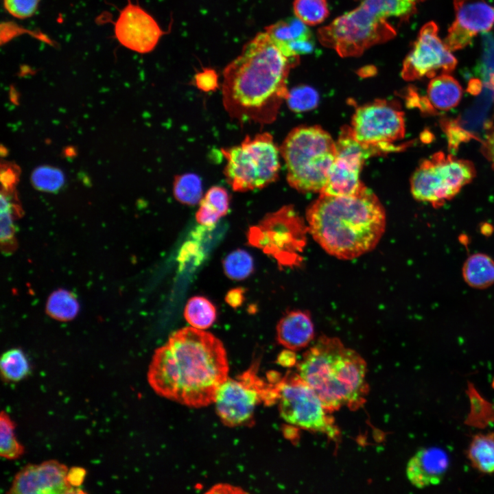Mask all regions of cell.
Wrapping results in <instances>:
<instances>
[{
	"instance_id": "8fae6325",
	"label": "cell",
	"mask_w": 494,
	"mask_h": 494,
	"mask_svg": "<svg viewBox=\"0 0 494 494\" xmlns=\"http://www.w3.org/2000/svg\"><path fill=\"white\" fill-rule=\"evenodd\" d=\"M350 128L365 146L378 152L395 150L393 143L405 134L403 113L386 100H376L356 109Z\"/></svg>"
},
{
	"instance_id": "7402d4cb",
	"label": "cell",
	"mask_w": 494,
	"mask_h": 494,
	"mask_svg": "<svg viewBox=\"0 0 494 494\" xmlns=\"http://www.w3.org/2000/svg\"><path fill=\"white\" fill-rule=\"evenodd\" d=\"M230 196L226 189L220 186L211 187L202 197L196 215L198 223L211 228L228 211Z\"/></svg>"
},
{
	"instance_id": "484cf974",
	"label": "cell",
	"mask_w": 494,
	"mask_h": 494,
	"mask_svg": "<svg viewBox=\"0 0 494 494\" xmlns=\"http://www.w3.org/2000/svg\"><path fill=\"white\" fill-rule=\"evenodd\" d=\"M265 31L278 44L313 37L307 25L296 16L270 25L265 28Z\"/></svg>"
},
{
	"instance_id": "9a60e30c",
	"label": "cell",
	"mask_w": 494,
	"mask_h": 494,
	"mask_svg": "<svg viewBox=\"0 0 494 494\" xmlns=\"http://www.w3.org/2000/svg\"><path fill=\"white\" fill-rule=\"evenodd\" d=\"M454 6L455 21L444 40L451 51L465 47L494 25V5L487 0H454Z\"/></svg>"
},
{
	"instance_id": "ba28073f",
	"label": "cell",
	"mask_w": 494,
	"mask_h": 494,
	"mask_svg": "<svg viewBox=\"0 0 494 494\" xmlns=\"http://www.w3.org/2000/svg\"><path fill=\"white\" fill-rule=\"evenodd\" d=\"M476 175L473 163L438 152L423 160L412 176L411 193L417 200L440 207Z\"/></svg>"
},
{
	"instance_id": "e0dca14e",
	"label": "cell",
	"mask_w": 494,
	"mask_h": 494,
	"mask_svg": "<svg viewBox=\"0 0 494 494\" xmlns=\"http://www.w3.org/2000/svg\"><path fill=\"white\" fill-rule=\"evenodd\" d=\"M115 32L122 45L140 54L153 50L165 34L151 15L131 3L120 12Z\"/></svg>"
},
{
	"instance_id": "cb8c5ba5",
	"label": "cell",
	"mask_w": 494,
	"mask_h": 494,
	"mask_svg": "<svg viewBox=\"0 0 494 494\" xmlns=\"http://www.w3.org/2000/svg\"><path fill=\"white\" fill-rule=\"evenodd\" d=\"M80 303L72 292L66 289H58L52 292L46 302L48 315L59 321L74 319L80 311Z\"/></svg>"
},
{
	"instance_id": "d4e9b609",
	"label": "cell",
	"mask_w": 494,
	"mask_h": 494,
	"mask_svg": "<svg viewBox=\"0 0 494 494\" xmlns=\"http://www.w3.org/2000/svg\"><path fill=\"white\" fill-rule=\"evenodd\" d=\"M184 316L191 327L204 330L213 324L217 311L215 306L207 298L193 296L187 301Z\"/></svg>"
},
{
	"instance_id": "f35d334b",
	"label": "cell",
	"mask_w": 494,
	"mask_h": 494,
	"mask_svg": "<svg viewBox=\"0 0 494 494\" xmlns=\"http://www.w3.org/2000/svg\"><path fill=\"white\" fill-rule=\"evenodd\" d=\"M16 171L11 166H2L1 170V180L3 192H9L16 181Z\"/></svg>"
},
{
	"instance_id": "6da1fadb",
	"label": "cell",
	"mask_w": 494,
	"mask_h": 494,
	"mask_svg": "<svg viewBox=\"0 0 494 494\" xmlns=\"http://www.w3.org/2000/svg\"><path fill=\"white\" fill-rule=\"evenodd\" d=\"M228 373L222 342L209 332L187 327L173 333L156 350L148 379L160 396L200 408L213 402Z\"/></svg>"
},
{
	"instance_id": "e575fe53",
	"label": "cell",
	"mask_w": 494,
	"mask_h": 494,
	"mask_svg": "<svg viewBox=\"0 0 494 494\" xmlns=\"http://www.w3.org/2000/svg\"><path fill=\"white\" fill-rule=\"evenodd\" d=\"M40 0H4L6 10L18 19L32 16L36 12Z\"/></svg>"
},
{
	"instance_id": "ffe728a7",
	"label": "cell",
	"mask_w": 494,
	"mask_h": 494,
	"mask_svg": "<svg viewBox=\"0 0 494 494\" xmlns=\"http://www.w3.org/2000/svg\"><path fill=\"white\" fill-rule=\"evenodd\" d=\"M462 96V89L459 82L449 73H443L432 78L427 97L422 101L431 110L447 111L456 107Z\"/></svg>"
},
{
	"instance_id": "52a82bcc",
	"label": "cell",
	"mask_w": 494,
	"mask_h": 494,
	"mask_svg": "<svg viewBox=\"0 0 494 494\" xmlns=\"http://www.w3.org/2000/svg\"><path fill=\"white\" fill-rule=\"evenodd\" d=\"M221 152L226 160L225 178L235 191L262 189L278 176L279 149L268 132L248 135L239 145Z\"/></svg>"
},
{
	"instance_id": "603a6c76",
	"label": "cell",
	"mask_w": 494,
	"mask_h": 494,
	"mask_svg": "<svg viewBox=\"0 0 494 494\" xmlns=\"http://www.w3.org/2000/svg\"><path fill=\"white\" fill-rule=\"evenodd\" d=\"M467 457L478 471L494 473V432L475 435L467 450Z\"/></svg>"
},
{
	"instance_id": "7a4b0ae2",
	"label": "cell",
	"mask_w": 494,
	"mask_h": 494,
	"mask_svg": "<svg viewBox=\"0 0 494 494\" xmlns=\"http://www.w3.org/2000/svg\"><path fill=\"white\" fill-rule=\"evenodd\" d=\"M298 60L285 56L266 31L257 34L223 71L222 101L230 117L240 123L273 121Z\"/></svg>"
},
{
	"instance_id": "277c9868",
	"label": "cell",
	"mask_w": 494,
	"mask_h": 494,
	"mask_svg": "<svg viewBox=\"0 0 494 494\" xmlns=\"http://www.w3.org/2000/svg\"><path fill=\"white\" fill-rule=\"evenodd\" d=\"M366 365L337 338L320 336L303 355L298 375L318 395L328 411L362 403L367 391Z\"/></svg>"
},
{
	"instance_id": "d6a6232c",
	"label": "cell",
	"mask_w": 494,
	"mask_h": 494,
	"mask_svg": "<svg viewBox=\"0 0 494 494\" xmlns=\"http://www.w3.org/2000/svg\"><path fill=\"white\" fill-rule=\"evenodd\" d=\"M286 100L291 110L303 112L314 108L318 103L319 97L314 89L303 85L289 91Z\"/></svg>"
},
{
	"instance_id": "4fadbf2b",
	"label": "cell",
	"mask_w": 494,
	"mask_h": 494,
	"mask_svg": "<svg viewBox=\"0 0 494 494\" xmlns=\"http://www.w3.org/2000/svg\"><path fill=\"white\" fill-rule=\"evenodd\" d=\"M336 145V158L320 193L332 196L355 194L363 186L360 172L364 161L378 152L358 142L348 127L342 131Z\"/></svg>"
},
{
	"instance_id": "8992f818",
	"label": "cell",
	"mask_w": 494,
	"mask_h": 494,
	"mask_svg": "<svg viewBox=\"0 0 494 494\" xmlns=\"http://www.w3.org/2000/svg\"><path fill=\"white\" fill-rule=\"evenodd\" d=\"M291 187L303 192H321L336 156L330 134L318 126L293 129L281 149Z\"/></svg>"
},
{
	"instance_id": "2e32d148",
	"label": "cell",
	"mask_w": 494,
	"mask_h": 494,
	"mask_svg": "<svg viewBox=\"0 0 494 494\" xmlns=\"http://www.w3.org/2000/svg\"><path fill=\"white\" fill-rule=\"evenodd\" d=\"M67 467L49 460L39 464H29L15 475L8 493L51 494L84 493L71 486L67 480Z\"/></svg>"
},
{
	"instance_id": "83f0119b",
	"label": "cell",
	"mask_w": 494,
	"mask_h": 494,
	"mask_svg": "<svg viewBox=\"0 0 494 494\" xmlns=\"http://www.w3.org/2000/svg\"><path fill=\"white\" fill-rule=\"evenodd\" d=\"M175 198L180 203L195 205L202 198V185L200 178L192 173L175 176L173 183Z\"/></svg>"
},
{
	"instance_id": "ab89813d",
	"label": "cell",
	"mask_w": 494,
	"mask_h": 494,
	"mask_svg": "<svg viewBox=\"0 0 494 494\" xmlns=\"http://www.w3.org/2000/svg\"><path fill=\"white\" fill-rule=\"evenodd\" d=\"M245 290L242 287H235L229 290L225 296L226 303L235 309L240 307L244 301Z\"/></svg>"
},
{
	"instance_id": "74e56055",
	"label": "cell",
	"mask_w": 494,
	"mask_h": 494,
	"mask_svg": "<svg viewBox=\"0 0 494 494\" xmlns=\"http://www.w3.org/2000/svg\"><path fill=\"white\" fill-rule=\"evenodd\" d=\"M480 150L494 169V124L489 128Z\"/></svg>"
},
{
	"instance_id": "7c38bea8",
	"label": "cell",
	"mask_w": 494,
	"mask_h": 494,
	"mask_svg": "<svg viewBox=\"0 0 494 494\" xmlns=\"http://www.w3.org/2000/svg\"><path fill=\"white\" fill-rule=\"evenodd\" d=\"M434 22L425 24L403 61L401 76L408 81L449 73L457 60L438 34Z\"/></svg>"
},
{
	"instance_id": "9c48e42d",
	"label": "cell",
	"mask_w": 494,
	"mask_h": 494,
	"mask_svg": "<svg viewBox=\"0 0 494 494\" xmlns=\"http://www.w3.org/2000/svg\"><path fill=\"white\" fill-rule=\"evenodd\" d=\"M274 401L275 384H266L252 365L235 379L227 377L217 388L213 403L222 423L235 427L252 423L256 408L261 402L270 405Z\"/></svg>"
},
{
	"instance_id": "8d00e7d4",
	"label": "cell",
	"mask_w": 494,
	"mask_h": 494,
	"mask_svg": "<svg viewBox=\"0 0 494 494\" xmlns=\"http://www.w3.org/2000/svg\"><path fill=\"white\" fill-rule=\"evenodd\" d=\"M200 255V252L197 242L189 241L182 246L178 257V260L180 265H185L186 262L190 261L191 259L198 260Z\"/></svg>"
},
{
	"instance_id": "d6986e66",
	"label": "cell",
	"mask_w": 494,
	"mask_h": 494,
	"mask_svg": "<svg viewBox=\"0 0 494 494\" xmlns=\"http://www.w3.org/2000/svg\"><path fill=\"white\" fill-rule=\"evenodd\" d=\"M314 337V325L307 311L287 313L277 325V338L287 349L298 350L308 346Z\"/></svg>"
},
{
	"instance_id": "f1b7e54d",
	"label": "cell",
	"mask_w": 494,
	"mask_h": 494,
	"mask_svg": "<svg viewBox=\"0 0 494 494\" xmlns=\"http://www.w3.org/2000/svg\"><path fill=\"white\" fill-rule=\"evenodd\" d=\"M15 424L4 411L0 415V456L15 460L23 455L25 449L14 436Z\"/></svg>"
},
{
	"instance_id": "4dcf8cb0",
	"label": "cell",
	"mask_w": 494,
	"mask_h": 494,
	"mask_svg": "<svg viewBox=\"0 0 494 494\" xmlns=\"http://www.w3.org/2000/svg\"><path fill=\"white\" fill-rule=\"evenodd\" d=\"M31 182L37 190L48 193L59 191L65 184L62 171L49 165H40L34 169Z\"/></svg>"
},
{
	"instance_id": "b9f144b4",
	"label": "cell",
	"mask_w": 494,
	"mask_h": 494,
	"mask_svg": "<svg viewBox=\"0 0 494 494\" xmlns=\"http://www.w3.org/2000/svg\"><path fill=\"white\" fill-rule=\"evenodd\" d=\"M293 360H294V355L292 350L290 349L283 351L279 357L280 364L285 366L292 365Z\"/></svg>"
},
{
	"instance_id": "4316f807",
	"label": "cell",
	"mask_w": 494,
	"mask_h": 494,
	"mask_svg": "<svg viewBox=\"0 0 494 494\" xmlns=\"http://www.w3.org/2000/svg\"><path fill=\"white\" fill-rule=\"evenodd\" d=\"M0 370L1 376L5 381L17 382L28 375L30 366L23 351L14 348L2 355Z\"/></svg>"
},
{
	"instance_id": "ac0fdd59",
	"label": "cell",
	"mask_w": 494,
	"mask_h": 494,
	"mask_svg": "<svg viewBox=\"0 0 494 494\" xmlns=\"http://www.w3.org/2000/svg\"><path fill=\"white\" fill-rule=\"evenodd\" d=\"M448 467L449 458L443 449L422 448L407 463L406 476L413 486L423 489L440 483Z\"/></svg>"
},
{
	"instance_id": "44dd1931",
	"label": "cell",
	"mask_w": 494,
	"mask_h": 494,
	"mask_svg": "<svg viewBox=\"0 0 494 494\" xmlns=\"http://www.w3.org/2000/svg\"><path fill=\"white\" fill-rule=\"evenodd\" d=\"M462 276L471 287L484 290L494 284V259L487 254L469 255L462 267Z\"/></svg>"
},
{
	"instance_id": "836d02e7",
	"label": "cell",
	"mask_w": 494,
	"mask_h": 494,
	"mask_svg": "<svg viewBox=\"0 0 494 494\" xmlns=\"http://www.w3.org/2000/svg\"><path fill=\"white\" fill-rule=\"evenodd\" d=\"M0 202L1 242L2 244H8L12 241L15 233L14 207L7 192L1 191Z\"/></svg>"
},
{
	"instance_id": "5b68a950",
	"label": "cell",
	"mask_w": 494,
	"mask_h": 494,
	"mask_svg": "<svg viewBox=\"0 0 494 494\" xmlns=\"http://www.w3.org/2000/svg\"><path fill=\"white\" fill-rule=\"evenodd\" d=\"M423 0H363L358 7L318 30L320 43L342 57L361 55L370 47L392 38L390 19L406 20Z\"/></svg>"
},
{
	"instance_id": "5bb4252c",
	"label": "cell",
	"mask_w": 494,
	"mask_h": 494,
	"mask_svg": "<svg viewBox=\"0 0 494 494\" xmlns=\"http://www.w3.org/2000/svg\"><path fill=\"white\" fill-rule=\"evenodd\" d=\"M301 228V221L291 207H284L266 215L247 234L250 245L261 249L280 263L290 261L294 231Z\"/></svg>"
},
{
	"instance_id": "1f68e13d",
	"label": "cell",
	"mask_w": 494,
	"mask_h": 494,
	"mask_svg": "<svg viewBox=\"0 0 494 494\" xmlns=\"http://www.w3.org/2000/svg\"><path fill=\"white\" fill-rule=\"evenodd\" d=\"M293 10L295 16L307 25L321 23L329 13L326 0H294Z\"/></svg>"
},
{
	"instance_id": "3957f363",
	"label": "cell",
	"mask_w": 494,
	"mask_h": 494,
	"mask_svg": "<svg viewBox=\"0 0 494 494\" xmlns=\"http://www.w3.org/2000/svg\"><path fill=\"white\" fill-rule=\"evenodd\" d=\"M307 230L329 255L344 260L373 250L386 228L384 209L364 185L355 194H320L307 209Z\"/></svg>"
},
{
	"instance_id": "f546056e",
	"label": "cell",
	"mask_w": 494,
	"mask_h": 494,
	"mask_svg": "<svg viewBox=\"0 0 494 494\" xmlns=\"http://www.w3.org/2000/svg\"><path fill=\"white\" fill-rule=\"evenodd\" d=\"M222 265L225 274L234 281L246 279L254 270L252 256L242 249H237L229 253L224 259Z\"/></svg>"
},
{
	"instance_id": "d590c367",
	"label": "cell",
	"mask_w": 494,
	"mask_h": 494,
	"mask_svg": "<svg viewBox=\"0 0 494 494\" xmlns=\"http://www.w3.org/2000/svg\"><path fill=\"white\" fill-rule=\"evenodd\" d=\"M196 83L198 87L202 91L214 90L217 86V75L213 70H205L197 74Z\"/></svg>"
},
{
	"instance_id": "30bf717a",
	"label": "cell",
	"mask_w": 494,
	"mask_h": 494,
	"mask_svg": "<svg viewBox=\"0 0 494 494\" xmlns=\"http://www.w3.org/2000/svg\"><path fill=\"white\" fill-rule=\"evenodd\" d=\"M275 386L280 414L286 423L332 438L338 435L320 397L298 375L283 379Z\"/></svg>"
},
{
	"instance_id": "60d3db41",
	"label": "cell",
	"mask_w": 494,
	"mask_h": 494,
	"mask_svg": "<svg viewBox=\"0 0 494 494\" xmlns=\"http://www.w3.org/2000/svg\"><path fill=\"white\" fill-rule=\"evenodd\" d=\"M85 475L86 471L83 468L73 467L68 471L67 480L71 486L79 489L78 487L82 484Z\"/></svg>"
}]
</instances>
